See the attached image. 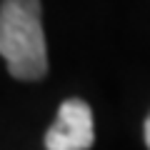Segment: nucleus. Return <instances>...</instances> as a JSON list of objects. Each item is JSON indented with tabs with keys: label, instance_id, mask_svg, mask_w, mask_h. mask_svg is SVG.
<instances>
[{
	"label": "nucleus",
	"instance_id": "2",
	"mask_svg": "<svg viewBox=\"0 0 150 150\" xmlns=\"http://www.w3.org/2000/svg\"><path fill=\"white\" fill-rule=\"evenodd\" d=\"M95 143L93 110L85 100L70 98L58 108V118L45 133V150H90Z\"/></svg>",
	"mask_w": 150,
	"mask_h": 150
},
{
	"label": "nucleus",
	"instance_id": "1",
	"mask_svg": "<svg viewBox=\"0 0 150 150\" xmlns=\"http://www.w3.org/2000/svg\"><path fill=\"white\" fill-rule=\"evenodd\" d=\"M40 10V0H3L0 5V53L18 80L33 83L48 73Z\"/></svg>",
	"mask_w": 150,
	"mask_h": 150
},
{
	"label": "nucleus",
	"instance_id": "3",
	"mask_svg": "<svg viewBox=\"0 0 150 150\" xmlns=\"http://www.w3.org/2000/svg\"><path fill=\"white\" fill-rule=\"evenodd\" d=\"M143 135H145V145H148V150H150V115L145 118V125H143Z\"/></svg>",
	"mask_w": 150,
	"mask_h": 150
}]
</instances>
